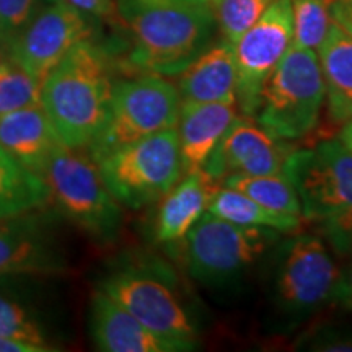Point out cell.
I'll return each instance as SVG.
<instances>
[{
    "label": "cell",
    "instance_id": "1",
    "mask_svg": "<svg viewBox=\"0 0 352 352\" xmlns=\"http://www.w3.org/2000/svg\"><path fill=\"white\" fill-rule=\"evenodd\" d=\"M131 36L126 65L139 74L179 76L214 43L217 23L210 6L116 0Z\"/></svg>",
    "mask_w": 352,
    "mask_h": 352
},
{
    "label": "cell",
    "instance_id": "2",
    "mask_svg": "<svg viewBox=\"0 0 352 352\" xmlns=\"http://www.w3.org/2000/svg\"><path fill=\"white\" fill-rule=\"evenodd\" d=\"M108 47L83 39L41 82V107L60 144L87 148L108 120L114 87Z\"/></svg>",
    "mask_w": 352,
    "mask_h": 352
},
{
    "label": "cell",
    "instance_id": "3",
    "mask_svg": "<svg viewBox=\"0 0 352 352\" xmlns=\"http://www.w3.org/2000/svg\"><path fill=\"white\" fill-rule=\"evenodd\" d=\"M101 292L166 340L199 346V327L168 264L153 256L111 267L100 279Z\"/></svg>",
    "mask_w": 352,
    "mask_h": 352
},
{
    "label": "cell",
    "instance_id": "4",
    "mask_svg": "<svg viewBox=\"0 0 352 352\" xmlns=\"http://www.w3.org/2000/svg\"><path fill=\"white\" fill-rule=\"evenodd\" d=\"M271 253L270 300L277 318L294 327L331 303L340 267L323 236H280Z\"/></svg>",
    "mask_w": 352,
    "mask_h": 352
},
{
    "label": "cell",
    "instance_id": "5",
    "mask_svg": "<svg viewBox=\"0 0 352 352\" xmlns=\"http://www.w3.org/2000/svg\"><path fill=\"white\" fill-rule=\"evenodd\" d=\"M41 176L50 189V202H54L70 223L98 243H111L118 239L122 206L109 192L88 152L60 145Z\"/></svg>",
    "mask_w": 352,
    "mask_h": 352
},
{
    "label": "cell",
    "instance_id": "6",
    "mask_svg": "<svg viewBox=\"0 0 352 352\" xmlns=\"http://www.w3.org/2000/svg\"><path fill=\"white\" fill-rule=\"evenodd\" d=\"M283 233L243 227L206 212L183 241L188 274L210 289L235 284L279 241Z\"/></svg>",
    "mask_w": 352,
    "mask_h": 352
},
{
    "label": "cell",
    "instance_id": "7",
    "mask_svg": "<svg viewBox=\"0 0 352 352\" xmlns=\"http://www.w3.org/2000/svg\"><path fill=\"white\" fill-rule=\"evenodd\" d=\"M324 96L316 52L290 46L263 88L254 120L277 139L298 140L318 126Z\"/></svg>",
    "mask_w": 352,
    "mask_h": 352
},
{
    "label": "cell",
    "instance_id": "8",
    "mask_svg": "<svg viewBox=\"0 0 352 352\" xmlns=\"http://www.w3.org/2000/svg\"><path fill=\"white\" fill-rule=\"evenodd\" d=\"M179 107L182 98L176 85L165 77L139 74L116 80L108 120L87 147L88 155L98 164L118 148L176 127Z\"/></svg>",
    "mask_w": 352,
    "mask_h": 352
},
{
    "label": "cell",
    "instance_id": "9",
    "mask_svg": "<svg viewBox=\"0 0 352 352\" xmlns=\"http://www.w3.org/2000/svg\"><path fill=\"white\" fill-rule=\"evenodd\" d=\"M98 170L114 199L139 210L155 204L183 176L176 127L118 148L98 162Z\"/></svg>",
    "mask_w": 352,
    "mask_h": 352
},
{
    "label": "cell",
    "instance_id": "10",
    "mask_svg": "<svg viewBox=\"0 0 352 352\" xmlns=\"http://www.w3.org/2000/svg\"><path fill=\"white\" fill-rule=\"evenodd\" d=\"M283 175L296 189L303 219L320 222L352 209V151L341 139L294 148Z\"/></svg>",
    "mask_w": 352,
    "mask_h": 352
},
{
    "label": "cell",
    "instance_id": "11",
    "mask_svg": "<svg viewBox=\"0 0 352 352\" xmlns=\"http://www.w3.org/2000/svg\"><path fill=\"white\" fill-rule=\"evenodd\" d=\"M292 0H274L252 28L233 43L236 67V107L256 116L263 88L292 46Z\"/></svg>",
    "mask_w": 352,
    "mask_h": 352
},
{
    "label": "cell",
    "instance_id": "12",
    "mask_svg": "<svg viewBox=\"0 0 352 352\" xmlns=\"http://www.w3.org/2000/svg\"><path fill=\"white\" fill-rule=\"evenodd\" d=\"M88 16L67 0H54L43 7L15 39L7 59L43 82L69 51L83 39L91 38Z\"/></svg>",
    "mask_w": 352,
    "mask_h": 352
},
{
    "label": "cell",
    "instance_id": "13",
    "mask_svg": "<svg viewBox=\"0 0 352 352\" xmlns=\"http://www.w3.org/2000/svg\"><path fill=\"white\" fill-rule=\"evenodd\" d=\"M294 147L270 134L250 116L235 118L202 170L215 182L228 176L280 175Z\"/></svg>",
    "mask_w": 352,
    "mask_h": 352
},
{
    "label": "cell",
    "instance_id": "14",
    "mask_svg": "<svg viewBox=\"0 0 352 352\" xmlns=\"http://www.w3.org/2000/svg\"><path fill=\"white\" fill-rule=\"evenodd\" d=\"M65 261L43 209L0 222V277L56 274Z\"/></svg>",
    "mask_w": 352,
    "mask_h": 352
},
{
    "label": "cell",
    "instance_id": "15",
    "mask_svg": "<svg viewBox=\"0 0 352 352\" xmlns=\"http://www.w3.org/2000/svg\"><path fill=\"white\" fill-rule=\"evenodd\" d=\"M90 334L104 352H186L183 342L166 340L140 323L111 297L96 289L90 300Z\"/></svg>",
    "mask_w": 352,
    "mask_h": 352
},
{
    "label": "cell",
    "instance_id": "16",
    "mask_svg": "<svg viewBox=\"0 0 352 352\" xmlns=\"http://www.w3.org/2000/svg\"><path fill=\"white\" fill-rule=\"evenodd\" d=\"M220 183L206 173L196 170L179 178L178 183L162 197L152 220V236L155 243H179L196 222L208 212Z\"/></svg>",
    "mask_w": 352,
    "mask_h": 352
},
{
    "label": "cell",
    "instance_id": "17",
    "mask_svg": "<svg viewBox=\"0 0 352 352\" xmlns=\"http://www.w3.org/2000/svg\"><path fill=\"white\" fill-rule=\"evenodd\" d=\"M235 101L191 103L182 101L176 122L183 175L201 170L236 118Z\"/></svg>",
    "mask_w": 352,
    "mask_h": 352
},
{
    "label": "cell",
    "instance_id": "18",
    "mask_svg": "<svg viewBox=\"0 0 352 352\" xmlns=\"http://www.w3.org/2000/svg\"><path fill=\"white\" fill-rule=\"evenodd\" d=\"M60 145L41 103L0 116V147L33 173L43 175Z\"/></svg>",
    "mask_w": 352,
    "mask_h": 352
},
{
    "label": "cell",
    "instance_id": "19",
    "mask_svg": "<svg viewBox=\"0 0 352 352\" xmlns=\"http://www.w3.org/2000/svg\"><path fill=\"white\" fill-rule=\"evenodd\" d=\"M179 98L191 103H236V67L233 44L220 38L179 74Z\"/></svg>",
    "mask_w": 352,
    "mask_h": 352
},
{
    "label": "cell",
    "instance_id": "20",
    "mask_svg": "<svg viewBox=\"0 0 352 352\" xmlns=\"http://www.w3.org/2000/svg\"><path fill=\"white\" fill-rule=\"evenodd\" d=\"M318 60L329 116L346 124L352 121V36L333 20L318 47Z\"/></svg>",
    "mask_w": 352,
    "mask_h": 352
},
{
    "label": "cell",
    "instance_id": "21",
    "mask_svg": "<svg viewBox=\"0 0 352 352\" xmlns=\"http://www.w3.org/2000/svg\"><path fill=\"white\" fill-rule=\"evenodd\" d=\"M50 202V189L39 176L0 147V222L43 209Z\"/></svg>",
    "mask_w": 352,
    "mask_h": 352
},
{
    "label": "cell",
    "instance_id": "22",
    "mask_svg": "<svg viewBox=\"0 0 352 352\" xmlns=\"http://www.w3.org/2000/svg\"><path fill=\"white\" fill-rule=\"evenodd\" d=\"M208 212L243 227L270 228L279 233H294L300 227V220L292 215H284L266 209L239 189L220 186L209 202Z\"/></svg>",
    "mask_w": 352,
    "mask_h": 352
},
{
    "label": "cell",
    "instance_id": "23",
    "mask_svg": "<svg viewBox=\"0 0 352 352\" xmlns=\"http://www.w3.org/2000/svg\"><path fill=\"white\" fill-rule=\"evenodd\" d=\"M223 186L239 189L266 209L274 212L292 215L302 219V208L292 183L280 175H256V176H228L223 179Z\"/></svg>",
    "mask_w": 352,
    "mask_h": 352
},
{
    "label": "cell",
    "instance_id": "24",
    "mask_svg": "<svg viewBox=\"0 0 352 352\" xmlns=\"http://www.w3.org/2000/svg\"><path fill=\"white\" fill-rule=\"evenodd\" d=\"M0 336L7 340L28 342L43 352L54 351L50 333L44 328L36 311L26 302L8 290L0 287Z\"/></svg>",
    "mask_w": 352,
    "mask_h": 352
},
{
    "label": "cell",
    "instance_id": "25",
    "mask_svg": "<svg viewBox=\"0 0 352 352\" xmlns=\"http://www.w3.org/2000/svg\"><path fill=\"white\" fill-rule=\"evenodd\" d=\"M274 0H212L210 10L220 38L235 43L246 30L259 20Z\"/></svg>",
    "mask_w": 352,
    "mask_h": 352
},
{
    "label": "cell",
    "instance_id": "26",
    "mask_svg": "<svg viewBox=\"0 0 352 352\" xmlns=\"http://www.w3.org/2000/svg\"><path fill=\"white\" fill-rule=\"evenodd\" d=\"M292 46L318 50L331 25L327 0H292Z\"/></svg>",
    "mask_w": 352,
    "mask_h": 352
},
{
    "label": "cell",
    "instance_id": "27",
    "mask_svg": "<svg viewBox=\"0 0 352 352\" xmlns=\"http://www.w3.org/2000/svg\"><path fill=\"white\" fill-rule=\"evenodd\" d=\"M41 103V82L10 60L0 63V116Z\"/></svg>",
    "mask_w": 352,
    "mask_h": 352
},
{
    "label": "cell",
    "instance_id": "28",
    "mask_svg": "<svg viewBox=\"0 0 352 352\" xmlns=\"http://www.w3.org/2000/svg\"><path fill=\"white\" fill-rule=\"evenodd\" d=\"M54 0H0V51L6 56L34 15Z\"/></svg>",
    "mask_w": 352,
    "mask_h": 352
},
{
    "label": "cell",
    "instance_id": "29",
    "mask_svg": "<svg viewBox=\"0 0 352 352\" xmlns=\"http://www.w3.org/2000/svg\"><path fill=\"white\" fill-rule=\"evenodd\" d=\"M318 230L333 253L352 258V209L320 220Z\"/></svg>",
    "mask_w": 352,
    "mask_h": 352
},
{
    "label": "cell",
    "instance_id": "30",
    "mask_svg": "<svg viewBox=\"0 0 352 352\" xmlns=\"http://www.w3.org/2000/svg\"><path fill=\"white\" fill-rule=\"evenodd\" d=\"M308 351L352 352V328H323L310 333L302 341Z\"/></svg>",
    "mask_w": 352,
    "mask_h": 352
},
{
    "label": "cell",
    "instance_id": "31",
    "mask_svg": "<svg viewBox=\"0 0 352 352\" xmlns=\"http://www.w3.org/2000/svg\"><path fill=\"white\" fill-rule=\"evenodd\" d=\"M70 6H74L77 10H80L88 19L107 20L109 23H120L121 19L118 13V6L114 0H67Z\"/></svg>",
    "mask_w": 352,
    "mask_h": 352
},
{
    "label": "cell",
    "instance_id": "32",
    "mask_svg": "<svg viewBox=\"0 0 352 352\" xmlns=\"http://www.w3.org/2000/svg\"><path fill=\"white\" fill-rule=\"evenodd\" d=\"M329 305L352 314V258L344 270H340Z\"/></svg>",
    "mask_w": 352,
    "mask_h": 352
},
{
    "label": "cell",
    "instance_id": "33",
    "mask_svg": "<svg viewBox=\"0 0 352 352\" xmlns=\"http://www.w3.org/2000/svg\"><path fill=\"white\" fill-rule=\"evenodd\" d=\"M329 16L352 36V0H327Z\"/></svg>",
    "mask_w": 352,
    "mask_h": 352
},
{
    "label": "cell",
    "instance_id": "34",
    "mask_svg": "<svg viewBox=\"0 0 352 352\" xmlns=\"http://www.w3.org/2000/svg\"><path fill=\"white\" fill-rule=\"evenodd\" d=\"M0 352H43L38 346L28 344V342H20L7 340L0 336Z\"/></svg>",
    "mask_w": 352,
    "mask_h": 352
},
{
    "label": "cell",
    "instance_id": "35",
    "mask_svg": "<svg viewBox=\"0 0 352 352\" xmlns=\"http://www.w3.org/2000/svg\"><path fill=\"white\" fill-rule=\"evenodd\" d=\"M340 139L352 151V121L346 122V124L342 126L341 134H340Z\"/></svg>",
    "mask_w": 352,
    "mask_h": 352
},
{
    "label": "cell",
    "instance_id": "36",
    "mask_svg": "<svg viewBox=\"0 0 352 352\" xmlns=\"http://www.w3.org/2000/svg\"><path fill=\"white\" fill-rule=\"evenodd\" d=\"M160 2L186 3V6H210V2H212V0H160Z\"/></svg>",
    "mask_w": 352,
    "mask_h": 352
}]
</instances>
